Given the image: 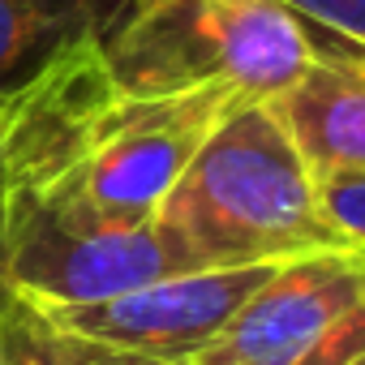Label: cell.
<instances>
[{
    "instance_id": "4fadbf2b",
    "label": "cell",
    "mask_w": 365,
    "mask_h": 365,
    "mask_svg": "<svg viewBox=\"0 0 365 365\" xmlns=\"http://www.w3.org/2000/svg\"><path fill=\"white\" fill-rule=\"evenodd\" d=\"M56 335H61L65 365H190V361H176V356H155V352H138V348L82 339V335H69V331H56Z\"/></svg>"
},
{
    "instance_id": "9a60e30c",
    "label": "cell",
    "mask_w": 365,
    "mask_h": 365,
    "mask_svg": "<svg viewBox=\"0 0 365 365\" xmlns=\"http://www.w3.org/2000/svg\"><path fill=\"white\" fill-rule=\"evenodd\" d=\"M9 301H14V288L5 279V262H0V339H5V309H9Z\"/></svg>"
},
{
    "instance_id": "30bf717a",
    "label": "cell",
    "mask_w": 365,
    "mask_h": 365,
    "mask_svg": "<svg viewBox=\"0 0 365 365\" xmlns=\"http://www.w3.org/2000/svg\"><path fill=\"white\" fill-rule=\"evenodd\" d=\"M318 207L344 250L365 254V172L361 176H327L318 180Z\"/></svg>"
},
{
    "instance_id": "9c48e42d",
    "label": "cell",
    "mask_w": 365,
    "mask_h": 365,
    "mask_svg": "<svg viewBox=\"0 0 365 365\" xmlns=\"http://www.w3.org/2000/svg\"><path fill=\"white\" fill-rule=\"evenodd\" d=\"M0 365H65L61 335L39 305L14 292L5 309V339H0Z\"/></svg>"
},
{
    "instance_id": "6da1fadb",
    "label": "cell",
    "mask_w": 365,
    "mask_h": 365,
    "mask_svg": "<svg viewBox=\"0 0 365 365\" xmlns=\"http://www.w3.org/2000/svg\"><path fill=\"white\" fill-rule=\"evenodd\" d=\"M185 271L284 262L344 250L318 207V180L267 99L237 103L155 211Z\"/></svg>"
},
{
    "instance_id": "5bb4252c",
    "label": "cell",
    "mask_w": 365,
    "mask_h": 365,
    "mask_svg": "<svg viewBox=\"0 0 365 365\" xmlns=\"http://www.w3.org/2000/svg\"><path fill=\"white\" fill-rule=\"evenodd\" d=\"M22 180V99L18 91L0 95V207Z\"/></svg>"
},
{
    "instance_id": "5b68a950",
    "label": "cell",
    "mask_w": 365,
    "mask_h": 365,
    "mask_svg": "<svg viewBox=\"0 0 365 365\" xmlns=\"http://www.w3.org/2000/svg\"><path fill=\"white\" fill-rule=\"evenodd\" d=\"M365 301V254L284 258L190 365H292Z\"/></svg>"
},
{
    "instance_id": "3957f363",
    "label": "cell",
    "mask_w": 365,
    "mask_h": 365,
    "mask_svg": "<svg viewBox=\"0 0 365 365\" xmlns=\"http://www.w3.org/2000/svg\"><path fill=\"white\" fill-rule=\"evenodd\" d=\"M250 103L232 86H194L172 95H120L116 86L78 125L65 163L39 180V198L108 224H146L172 194L211 129Z\"/></svg>"
},
{
    "instance_id": "8fae6325",
    "label": "cell",
    "mask_w": 365,
    "mask_h": 365,
    "mask_svg": "<svg viewBox=\"0 0 365 365\" xmlns=\"http://www.w3.org/2000/svg\"><path fill=\"white\" fill-rule=\"evenodd\" d=\"M292 365H365V301Z\"/></svg>"
},
{
    "instance_id": "52a82bcc",
    "label": "cell",
    "mask_w": 365,
    "mask_h": 365,
    "mask_svg": "<svg viewBox=\"0 0 365 365\" xmlns=\"http://www.w3.org/2000/svg\"><path fill=\"white\" fill-rule=\"evenodd\" d=\"M288 125L314 180L365 172V73L314 61L284 95L267 99Z\"/></svg>"
},
{
    "instance_id": "7c38bea8",
    "label": "cell",
    "mask_w": 365,
    "mask_h": 365,
    "mask_svg": "<svg viewBox=\"0 0 365 365\" xmlns=\"http://www.w3.org/2000/svg\"><path fill=\"white\" fill-rule=\"evenodd\" d=\"M297 18L365 48V0H279Z\"/></svg>"
},
{
    "instance_id": "8992f818",
    "label": "cell",
    "mask_w": 365,
    "mask_h": 365,
    "mask_svg": "<svg viewBox=\"0 0 365 365\" xmlns=\"http://www.w3.org/2000/svg\"><path fill=\"white\" fill-rule=\"evenodd\" d=\"M279 262L258 267H220V271H180L163 275L155 284H142L133 292H120L112 301L95 305H69V309H43L56 331L138 348L155 356L194 361L250 301V292L275 271Z\"/></svg>"
},
{
    "instance_id": "ba28073f",
    "label": "cell",
    "mask_w": 365,
    "mask_h": 365,
    "mask_svg": "<svg viewBox=\"0 0 365 365\" xmlns=\"http://www.w3.org/2000/svg\"><path fill=\"white\" fill-rule=\"evenodd\" d=\"M142 0H0V95L61 56L103 43Z\"/></svg>"
},
{
    "instance_id": "7a4b0ae2",
    "label": "cell",
    "mask_w": 365,
    "mask_h": 365,
    "mask_svg": "<svg viewBox=\"0 0 365 365\" xmlns=\"http://www.w3.org/2000/svg\"><path fill=\"white\" fill-rule=\"evenodd\" d=\"M103 65L120 95L232 86L275 99L314 65V48L279 0H142L103 39Z\"/></svg>"
},
{
    "instance_id": "277c9868",
    "label": "cell",
    "mask_w": 365,
    "mask_h": 365,
    "mask_svg": "<svg viewBox=\"0 0 365 365\" xmlns=\"http://www.w3.org/2000/svg\"><path fill=\"white\" fill-rule=\"evenodd\" d=\"M0 262L18 297L39 309L112 301L163 275H180V258L146 224H108L14 190L0 207Z\"/></svg>"
}]
</instances>
